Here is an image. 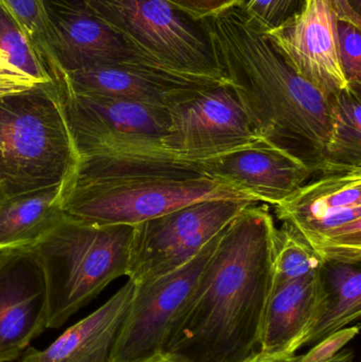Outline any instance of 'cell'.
Listing matches in <instances>:
<instances>
[{
    "mask_svg": "<svg viewBox=\"0 0 361 362\" xmlns=\"http://www.w3.org/2000/svg\"><path fill=\"white\" fill-rule=\"evenodd\" d=\"M276 228L260 202L224 228L163 352L182 362H245L259 352L273 288Z\"/></svg>",
    "mask_w": 361,
    "mask_h": 362,
    "instance_id": "cell-1",
    "label": "cell"
},
{
    "mask_svg": "<svg viewBox=\"0 0 361 362\" xmlns=\"http://www.w3.org/2000/svg\"><path fill=\"white\" fill-rule=\"evenodd\" d=\"M209 21L226 84L259 139L314 175L326 173L336 95H326L299 76L237 6Z\"/></svg>",
    "mask_w": 361,
    "mask_h": 362,
    "instance_id": "cell-2",
    "label": "cell"
},
{
    "mask_svg": "<svg viewBox=\"0 0 361 362\" xmlns=\"http://www.w3.org/2000/svg\"><path fill=\"white\" fill-rule=\"evenodd\" d=\"M76 163L57 85L0 97V204L67 182Z\"/></svg>",
    "mask_w": 361,
    "mask_h": 362,
    "instance_id": "cell-3",
    "label": "cell"
},
{
    "mask_svg": "<svg viewBox=\"0 0 361 362\" xmlns=\"http://www.w3.org/2000/svg\"><path fill=\"white\" fill-rule=\"evenodd\" d=\"M134 226L65 218L33 245L45 272L48 329L63 327L112 281L127 276Z\"/></svg>",
    "mask_w": 361,
    "mask_h": 362,
    "instance_id": "cell-4",
    "label": "cell"
},
{
    "mask_svg": "<svg viewBox=\"0 0 361 362\" xmlns=\"http://www.w3.org/2000/svg\"><path fill=\"white\" fill-rule=\"evenodd\" d=\"M161 68L192 80L226 83L209 19L167 0H81Z\"/></svg>",
    "mask_w": 361,
    "mask_h": 362,
    "instance_id": "cell-5",
    "label": "cell"
},
{
    "mask_svg": "<svg viewBox=\"0 0 361 362\" xmlns=\"http://www.w3.org/2000/svg\"><path fill=\"white\" fill-rule=\"evenodd\" d=\"M244 200L251 196L211 177L108 180L66 183L63 210L70 218L97 225L135 226L190 204Z\"/></svg>",
    "mask_w": 361,
    "mask_h": 362,
    "instance_id": "cell-6",
    "label": "cell"
},
{
    "mask_svg": "<svg viewBox=\"0 0 361 362\" xmlns=\"http://www.w3.org/2000/svg\"><path fill=\"white\" fill-rule=\"evenodd\" d=\"M275 214L322 261L361 264V169L316 174Z\"/></svg>",
    "mask_w": 361,
    "mask_h": 362,
    "instance_id": "cell-7",
    "label": "cell"
},
{
    "mask_svg": "<svg viewBox=\"0 0 361 362\" xmlns=\"http://www.w3.org/2000/svg\"><path fill=\"white\" fill-rule=\"evenodd\" d=\"M222 231L178 269L134 283L133 299L110 362L139 361L165 351L170 332L192 295Z\"/></svg>",
    "mask_w": 361,
    "mask_h": 362,
    "instance_id": "cell-8",
    "label": "cell"
},
{
    "mask_svg": "<svg viewBox=\"0 0 361 362\" xmlns=\"http://www.w3.org/2000/svg\"><path fill=\"white\" fill-rule=\"evenodd\" d=\"M169 110L171 129L163 142L172 150L216 158L265 144L226 83L193 91Z\"/></svg>",
    "mask_w": 361,
    "mask_h": 362,
    "instance_id": "cell-9",
    "label": "cell"
},
{
    "mask_svg": "<svg viewBox=\"0 0 361 362\" xmlns=\"http://www.w3.org/2000/svg\"><path fill=\"white\" fill-rule=\"evenodd\" d=\"M76 155L78 163L70 182L210 177L207 165L213 159L172 150L163 138L105 140L80 148Z\"/></svg>",
    "mask_w": 361,
    "mask_h": 362,
    "instance_id": "cell-10",
    "label": "cell"
},
{
    "mask_svg": "<svg viewBox=\"0 0 361 362\" xmlns=\"http://www.w3.org/2000/svg\"><path fill=\"white\" fill-rule=\"evenodd\" d=\"M47 329L46 278L35 249L0 251V362L19 361Z\"/></svg>",
    "mask_w": 361,
    "mask_h": 362,
    "instance_id": "cell-11",
    "label": "cell"
},
{
    "mask_svg": "<svg viewBox=\"0 0 361 362\" xmlns=\"http://www.w3.org/2000/svg\"><path fill=\"white\" fill-rule=\"evenodd\" d=\"M57 88L76 152L105 140L169 135V108L74 93L64 81L57 83Z\"/></svg>",
    "mask_w": 361,
    "mask_h": 362,
    "instance_id": "cell-12",
    "label": "cell"
},
{
    "mask_svg": "<svg viewBox=\"0 0 361 362\" xmlns=\"http://www.w3.org/2000/svg\"><path fill=\"white\" fill-rule=\"evenodd\" d=\"M46 2L61 44V68L65 76L74 70L103 66L165 70L81 0Z\"/></svg>",
    "mask_w": 361,
    "mask_h": 362,
    "instance_id": "cell-13",
    "label": "cell"
},
{
    "mask_svg": "<svg viewBox=\"0 0 361 362\" xmlns=\"http://www.w3.org/2000/svg\"><path fill=\"white\" fill-rule=\"evenodd\" d=\"M292 69L326 95L349 89L339 62L337 18L330 0H307L288 27L265 34Z\"/></svg>",
    "mask_w": 361,
    "mask_h": 362,
    "instance_id": "cell-14",
    "label": "cell"
},
{
    "mask_svg": "<svg viewBox=\"0 0 361 362\" xmlns=\"http://www.w3.org/2000/svg\"><path fill=\"white\" fill-rule=\"evenodd\" d=\"M63 81L74 93L129 100L169 110L193 91L224 84L134 66L74 70L67 72Z\"/></svg>",
    "mask_w": 361,
    "mask_h": 362,
    "instance_id": "cell-15",
    "label": "cell"
},
{
    "mask_svg": "<svg viewBox=\"0 0 361 362\" xmlns=\"http://www.w3.org/2000/svg\"><path fill=\"white\" fill-rule=\"evenodd\" d=\"M207 173L273 206L314 176L302 163L266 144L211 159Z\"/></svg>",
    "mask_w": 361,
    "mask_h": 362,
    "instance_id": "cell-16",
    "label": "cell"
},
{
    "mask_svg": "<svg viewBox=\"0 0 361 362\" xmlns=\"http://www.w3.org/2000/svg\"><path fill=\"white\" fill-rule=\"evenodd\" d=\"M254 202L244 200H209L190 204L162 216L134 226L129 253V280L176 245L213 223H228L246 206Z\"/></svg>",
    "mask_w": 361,
    "mask_h": 362,
    "instance_id": "cell-17",
    "label": "cell"
},
{
    "mask_svg": "<svg viewBox=\"0 0 361 362\" xmlns=\"http://www.w3.org/2000/svg\"><path fill=\"white\" fill-rule=\"evenodd\" d=\"M135 284L127 281L110 300L64 332L44 350L29 346L19 362H110Z\"/></svg>",
    "mask_w": 361,
    "mask_h": 362,
    "instance_id": "cell-18",
    "label": "cell"
},
{
    "mask_svg": "<svg viewBox=\"0 0 361 362\" xmlns=\"http://www.w3.org/2000/svg\"><path fill=\"white\" fill-rule=\"evenodd\" d=\"M319 272L271 289L261 333V353L295 356L301 350L319 302Z\"/></svg>",
    "mask_w": 361,
    "mask_h": 362,
    "instance_id": "cell-19",
    "label": "cell"
},
{
    "mask_svg": "<svg viewBox=\"0 0 361 362\" xmlns=\"http://www.w3.org/2000/svg\"><path fill=\"white\" fill-rule=\"evenodd\" d=\"M66 183L28 192L0 204V251L33 246L65 218Z\"/></svg>",
    "mask_w": 361,
    "mask_h": 362,
    "instance_id": "cell-20",
    "label": "cell"
},
{
    "mask_svg": "<svg viewBox=\"0 0 361 362\" xmlns=\"http://www.w3.org/2000/svg\"><path fill=\"white\" fill-rule=\"evenodd\" d=\"M319 276V302L301 349L315 346L360 317L361 264L324 262Z\"/></svg>",
    "mask_w": 361,
    "mask_h": 362,
    "instance_id": "cell-21",
    "label": "cell"
},
{
    "mask_svg": "<svg viewBox=\"0 0 361 362\" xmlns=\"http://www.w3.org/2000/svg\"><path fill=\"white\" fill-rule=\"evenodd\" d=\"M326 163V173L361 169V97L350 89L341 91L335 99Z\"/></svg>",
    "mask_w": 361,
    "mask_h": 362,
    "instance_id": "cell-22",
    "label": "cell"
},
{
    "mask_svg": "<svg viewBox=\"0 0 361 362\" xmlns=\"http://www.w3.org/2000/svg\"><path fill=\"white\" fill-rule=\"evenodd\" d=\"M21 25L42 57L55 84L65 78L61 44L47 8L46 0H0Z\"/></svg>",
    "mask_w": 361,
    "mask_h": 362,
    "instance_id": "cell-23",
    "label": "cell"
},
{
    "mask_svg": "<svg viewBox=\"0 0 361 362\" xmlns=\"http://www.w3.org/2000/svg\"><path fill=\"white\" fill-rule=\"evenodd\" d=\"M0 51L8 63L38 85H55L35 47L8 8L0 2Z\"/></svg>",
    "mask_w": 361,
    "mask_h": 362,
    "instance_id": "cell-24",
    "label": "cell"
},
{
    "mask_svg": "<svg viewBox=\"0 0 361 362\" xmlns=\"http://www.w3.org/2000/svg\"><path fill=\"white\" fill-rule=\"evenodd\" d=\"M324 263L290 228H276L273 288L317 274Z\"/></svg>",
    "mask_w": 361,
    "mask_h": 362,
    "instance_id": "cell-25",
    "label": "cell"
},
{
    "mask_svg": "<svg viewBox=\"0 0 361 362\" xmlns=\"http://www.w3.org/2000/svg\"><path fill=\"white\" fill-rule=\"evenodd\" d=\"M307 4V0H239L237 8L254 29L268 34L296 21Z\"/></svg>",
    "mask_w": 361,
    "mask_h": 362,
    "instance_id": "cell-26",
    "label": "cell"
},
{
    "mask_svg": "<svg viewBox=\"0 0 361 362\" xmlns=\"http://www.w3.org/2000/svg\"><path fill=\"white\" fill-rule=\"evenodd\" d=\"M337 45L348 86L361 97V27L337 19Z\"/></svg>",
    "mask_w": 361,
    "mask_h": 362,
    "instance_id": "cell-27",
    "label": "cell"
},
{
    "mask_svg": "<svg viewBox=\"0 0 361 362\" xmlns=\"http://www.w3.org/2000/svg\"><path fill=\"white\" fill-rule=\"evenodd\" d=\"M360 325L347 327L311 346L309 352L297 357L296 362H326L343 351L360 334Z\"/></svg>",
    "mask_w": 361,
    "mask_h": 362,
    "instance_id": "cell-28",
    "label": "cell"
},
{
    "mask_svg": "<svg viewBox=\"0 0 361 362\" xmlns=\"http://www.w3.org/2000/svg\"><path fill=\"white\" fill-rule=\"evenodd\" d=\"M195 18L209 19L237 6L239 0H167Z\"/></svg>",
    "mask_w": 361,
    "mask_h": 362,
    "instance_id": "cell-29",
    "label": "cell"
},
{
    "mask_svg": "<svg viewBox=\"0 0 361 362\" xmlns=\"http://www.w3.org/2000/svg\"><path fill=\"white\" fill-rule=\"evenodd\" d=\"M42 86L21 74L8 63L6 55L0 51V97L21 93L33 87Z\"/></svg>",
    "mask_w": 361,
    "mask_h": 362,
    "instance_id": "cell-30",
    "label": "cell"
},
{
    "mask_svg": "<svg viewBox=\"0 0 361 362\" xmlns=\"http://www.w3.org/2000/svg\"><path fill=\"white\" fill-rule=\"evenodd\" d=\"M333 12L339 21H350L361 27L360 15L350 6L349 0H330Z\"/></svg>",
    "mask_w": 361,
    "mask_h": 362,
    "instance_id": "cell-31",
    "label": "cell"
},
{
    "mask_svg": "<svg viewBox=\"0 0 361 362\" xmlns=\"http://www.w3.org/2000/svg\"><path fill=\"white\" fill-rule=\"evenodd\" d=\"M297 357H298L297 355L295 356H268L259 351L256 355L250 357L245 362H296Z\"/></svg>",
    "mask_w": 361,
    "mask_h": 362,
    "instance_id": "cell-32",
    "label": "cell"
},
{
    "mask_svg": "<svg viewBox=\"0 0 361 362\" xmlns=\"http://www.w3.org/2000/svg\"><path fill=\"white\" fill-rule=\"evenodd\" d=\"M135 362H182L179 359L176 358L173 355L167 352H160L154 356L148 357V358L142 359V361Z\"/></svg>",
    "mask_w": 361,
    "mask_h": 362,
    "instance_id": "cell-33",
    "label": "cell"
},
{
    "mask_svg": "<svg viewBox=\"0 0 361 362\" xmlns=\"http://www.w3.org/2000/svg\"><path fill=\"white\" fill-rule=\"evenodd\" d=\"M326 362H355V356H354V353L352 352V350L343 349L336 356L333 357L331 361Z\"/></svg>",
    "mask_w": 361,
    "mask_h": 362,
    "instance_id": "cell-34",
    "label": "cell"
}]
</instances>
